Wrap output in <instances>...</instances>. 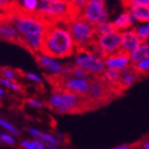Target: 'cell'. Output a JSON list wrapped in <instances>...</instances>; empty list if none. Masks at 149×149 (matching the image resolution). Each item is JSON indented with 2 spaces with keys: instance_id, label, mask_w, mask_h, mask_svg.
<instances>
[{
  "instance_id": "obj_21",
  "label": "cell",
  "mask_w": 149,
  "mask_h": 149,
  "mask_svg": "<svg viewBox=\"0 0 149 149\" xmlns=\"http://www.w3.org/2000/svg\"><path fill=\"white\" fill-rule=\"evenodd\" d=\"M0 84L6 85V87H9V88H11L13 91H16V92H22L24 91L22 85L19 83H17L16 81L9 80V79H6L4 77H0Z\"/></svg>"
},
{
  "instance_id": "obj_1",
  "label": "cell",
  "mask_w": 149,
  "mask_h": 149,
  "mask_svg": "<svg viewBox=\"0 0 149 149\" xmlns=\"http://www.w3.org/2000/svg\"><path fill=\"white\" fill-rule=\"evenodd\" d=\"M74 43L66 24H51L45 32L40 53L52 59H65L74 54Z\"/></svg>"
},
{
  "instance_id": "obj_14",
  "label": "cell",
  "mask_w": 149,
  "mask_h": 149,
  "mask_svg": "<svg viewBox=\"0 0 149 149\" xmlns=\"http://www.w3.org/2000/svg\"><path fill=\"white\" fill-rule=\"evenodd\" d=\"M136 22H149V4H133L128 8Z\"/></svg>"
},
{
  "instance_id": "obj_7",
  "label": "cell",
  "mask_w": 149,
  "mask_h": 149,
  "mask_svg": "<svg viewBox=\"0 0 149 149\" xmlns=\"http://www.w3.org/2000/svg\"><path fill=\"white\" fill-rule=\"evenodd\" d=\"M106 0H88V2L82 8L81 16L94 27L101 22H107L109 14L106 8Z\"/></svg>"
},
{
  "instance_id": "obj_19",
  "label": "cell",
  "mask_w": 149,
  "mask_h": 149,
  "mask_svg": "<svg viewBox=\"0 0 149 149\" xmlns=\"http://www.w3.org/2000/svg\"><path fill=\"white\" fill-rule=\"evenodd\" d=\"M137 36L140 37L142 42H147L149 40V22H145L144 25L139 26L134 29Z\"/></svg>"
},
{
  "instance_id": "obj_6",
  "label": "cell",
  "mask_w": 149,
  "mask_h": 149,
  "mask_svg": "<svg viewBox=\"0 0 149 149\" xmlns=\"http://www.w3.org/2000/svg\"><path fill=\"white\" fill-rule=\"evenodd\" d=\"M74 63L78 67L86 70L93 76H100L107 68L104 59L83 48H78L74 50Z\"/></svg>"
},
{
  "instance_id": "obj_24",
  "label": "cell",
  "mask_w": 149,
  "mask_h": 149,
  "mask_svg": "<svg viewBox=\"0 0 149 149\" xmlns=\"http://www.w3.org/2000/svg\"><path fill=\"white\" fill-rule=\"evenodd\" d=\"M0 126L2 128H4L8 132H10V133L12 134H15V135H18L19 134V131L18 129L16 127H14L11 123H9L8 120H6V119H3V118L0 117Z\"/></svg>"
},
{
  "instance_id": "obj_31",
  "label": "cell",
  "mask_w": 149,
  "mask_h": 149,
  "mask_svg": "<svg viewBox=\"0 0 149 149\" xmlns=\"http://www.w3.org/2000/svg\"><path fill=\"white\" fill-rule=\"evenodd\" d=\"M29 131H30V133H31L34 137H36V139H40V134H42V131L37 130V129H35V128H30Z\"/></svg>"
},
{
  "instance_id": "obj_29",
  "label": "cell",
  "mask_w": 149,
  "mask_h": 149,
  "mask_svg": "<svg viewBox=\"0 0 149 149\" xmlns=\"http://www.w3.org/2000/svg\"><path fill=\"white\" fill-rule=\"evenodd\" d=\"M20 146H22V149H35V142H34V140L33 141H28V140L22 141Z\"/></svg>"
},
{
  "instance_id": "obj_15",
  "label": "cell",
  "mask_w": 149,
  "mask_h": 149,
  "mask_svg": "<svg viewBox=\"0 0 149 149\" xmlns=\"http://www.w3.org/2000/svg\"><path fill=\"white\" fill-rule=\"evenodd\" d=\"M134 22H135V19H134V17L130 13V11L126 10L125 12L121 13L120 15L115 19L113 24H114V26L116 27L118 31H120V30H125L126 31V30H128L129 28L132 27Z\"/></svg>"
},
{
  "instance_id": "obj_27",
  "label": "cell",
  "mask_w": 149,
  "mask_h": 149,
  "mask_svg": "<svg viewBox=\"0 0 149 149\" xmlns=\"http://www.w3.org/2000/svg\"><path fill=\"white\" fill-rule=\"evenodd\" d=\"M123 6L128 9L133 4H149V0H121Z\"/></svg>"
},
{
  "instance_id": "obj_8",
  "label": "cell",
  "mask_w": 149,
  "mask_h": 149,
  "mask_svg": "<svg viewBox=\"0 0 149 149\" xmlns=\"http://www.w3.org/2000/svg\"><path fill=\"white\" fill-rule=\"evenodd\" d=\"M97 45L104 59L108 56L118 52L121 49V32L116 31L106 35L97 36Z\"/></svg>"
},
{
  "instance_id": "obj_3",
  "label": "cell",
  "mask_w": 149,
  "mask_h": 149,
  "mask_svg": "<svg viewBox=\"0 0 149 149\" xmlns=\"http://www.w3.org/2000/svg\"><path fill=\"white\" fill-rule=\"evenodd\" d=\"M47 106L59 114H72L93 109L86 98L64 90H53Z\"/></svg>"
},
{
  "instance_id": "obj_34",
  "label": "cell",
  "mask_w": 149,
  "mask_h": 149,
  "mask_svg": "<svg viewBox=\"0 0 149 149\" xmlns=\"http://www.w3.org/2000/svg\"><path fill=\"white\" fill-rule=\"evenodd\" d=\"M113 149H130V146H128V145H120V146L115 147Z\"/></svg>"
},
{
  "instance_id": "obj_35",
  "label": "cell",
  "mask_w": 149,
  "mask_h": 149,
  "mask_svg": "<svg viewBox=\"0 0 149 149\" xmlns=\"http://www.w3.org/2000/svg\"><path fill=\"white\" fill-rule=\"evenodd\" d=\"M143 149H149V141H146L143 145Z\"/></svg>"
},
{
  "instance_id": "obj_30",
  "label": "cell",
  "mask_w": 149,
  "mask_h": 149,
  "mask_svg": "<svg viewBox=\"0 0 149 149\" xmlns=\"http://www.w3.org/2000/svg\"><path fill=\"white\" fill-rule=\"evenodd\" d=\"M27 103H28L29 106L33 107V108H37V109H40V108H43L44 107V103L38 101L37 99H34V98H30V99L27 100Z\"/></svg>"
},
{
  "instance_id": "obj_4",
  "label": "cell",
  "mask_w": 149,
  "mask_h": 149,
  "mask_svg": "<svg viewBox=\"0 0 149 149\" xmlns=\"http://www.w3.org/2000/svg\"><path fill=\"white\" fill-rule=\"evenodd\" d=\"M11 22L14 24L20 36L45 33L48 27L51 25L36 12L30 13L25 10H22L14 14L11 18Z\"/></svg>"
},
{
  "instance_id": "obj_9",
  "label": "cell",
  "mask_w": 149,
  "mask_h": 149,
  "mask_svg": "<svg viewBox=\"0 0 149 149\" xmlns=\"http://www.w3.org/2000/svg\"><path fill=\"white\" fill-rule=\"evenodd\" d=\"M0 40L12 43L22 47V40L14 24L11 22L0 20Z\"/></svg>"
},
{
  "instance_id": "obj_20",
  "label": "cell",
  "mask_w": 149,
  "mask_h": 149,
  "mask_svg": "<svg viewBox=\"0 0 149 149\" xmlns=\"http://www.w3.org/2000/svg\"><path fill=\"white\" fill-rule=\"evenodd\" d=\"M132 66L141 76H147V74H149V56L147 59L143 60V61H141V62L136 63Z\"/></svg>"
},
{
  "instance_id": "obj_12",
  "label": "cell",
  "mask_w": 149,
  "mask_h": 149,
  "mask_svg": "<svg viewBox=\"0 0 149 149\" xmlns=\"http://www.w3.org/2000/svg\"><path fill=\"white\" fill-rule=\"evenodd\" d=\"M33 56L35 58V61L40 65V67L47 70L49 74H60V72H62L63 65L60 64L58 61H56V59L44 56L42 53H37Z\"/></svg>"
},
{
  "instance_id": "obj_18",
  "label": "cell",
  "mask_w": 149,
  "mask_h": 149,
  "mask_svg": "<svg viewBox=\"0 0 149 149\" xmlns=\"http://www.w3.org/2000/svg\"><path fill=\"white\" fill-rule=\"evenodd\" d=\"M22 8L27 12L30 13H34L38 9V6H40V2L38 0H18Z\"/></svg>"
},
{
  "instance_id": "obj_16",
  "label": "cell",
  "mask_w": 149,
  "mask_h": 149,
  "mask_svg": "<svg viewBox=\"0 0 149 149\" xmlns=\"http://www.w3.org/2000/svg\"><path fill=\"white\" fill-rule=\"evenodd\" d=\"M148 56H149V44L146 43V42H144V43L141 44V46L135 51L130 53L131 64L134 65V64H136V63L147 59Z\"/></svg>"
},
{
  "instance_id": "obj_25",
  "label": "cell",
  "mask_w": 149,
  "mask_h": 149,
  "mask_svg": "<svg viewBox=\"0 0 149 149\" xmlns=\"http://www.w3.org/2000/svg\"><path fill=\"white\" fill-rule=\"evenodd\" d=\"M14 0H0V15H4L11 11Z\"/></svg>"
},
{
  "instance_id": "obj_5",
  "label": "cell",
  "mask_w": 149,
  "mask_h": 149,
  "mask_svg": "<svg viewBox=\"0 0 149 149\" xmlns=\"http://www.w3.org/2000/svg\"><path fill=\"white\" fill-rule=\"evenodd\" d=\"M116 96H118L117 94L99 76H92L90 90L85 98L91 103L93 109L106 104Z\"/></svg>"
},
{
  "instance_id": "obj_33",
  "label": "cell",
  "mask_w": 149,
  "mask_h": 149,
  "mask_svg": "<svg viewBox=\"0 0 149 149\" xmlns=\"http://www.w3.org/2000/svg\"><path fill=\"white\" fill-rule=\"evenodd\" d=\"M45 147H47L48 149H60L59 146L52 145V144H48V143H45Z\"/></svg>"
},
{
  "instance_id": "obj_37",
  "label": "cell",
  "mask_w": 149,
  "mask_h": 149,
  "mask_svg": "<svg viewBox=\"0 0 149 149\" xmlns=\"http://www.w3.org/2000/svg\"><path fill=\"white\" fill-rule=\"evenodd\" d=\"M0 106H1V96H0Z\"/></svg>"
},
{
  "instance_id": "obj_22",
  "label": "cell",
  "mask_w": 149,
  "mask_h": 149,
  "mask_svg": "<svg viewBox=\"0 0 149 149\" xmlns=\"http://www.w3.org/2000/svg\"><path fill=\"white\" fill-rule=\"evenodd\" d=\"M0 77H4L9 80L15 81L17 78V72H14L9 67H0Z\"/></svg>"
},
{
  "instance_id": "obj_13",
  "label": "cell",
  "mask_w": 149,
  "mask_h": 149,
  "mask_svg": "<svg viewBox=\"0 0 149 149\" xmlns=\"http://www.w3.org/2000/svg\"><path fill=\"white\" fill-rule=\"evenodd\" d=\"M140 77L141 74L134 69V67L131 64V66H129L128 68L120 72V82H119L120 90L123 92L125 90H127L128 87H130L134 82H136Z\"/></svg>"
},
{
  "instance_id": "obj_10",
  "label": "cell",
  "mask_w": 149,
  "mask_h": 149,
  "mask_svg": "<svg viewBox=\"0 0 149 149\" xmlns=\"http://www.w3.org/2000/svg\"><path fill=\"white\" fill-rule=\"evenodd\" d=\"M104 61H106L107 67L117 69L119 72L125 70L129 66H131L130 54L124 52L123 50H119L118 52L113 53L111 56H108L104 59Z\"/></svg>"
},
{
  "instance_id": "obj_23",
  "label": "cell",
  "mask_w": 149,
  "mask_h": 149,
  "mask_svg": "<svg viewBox=\"0 0 149 149\" xmlns=\"http://www.w3.org/2000/svg\"><path fill=\"white\" fill-rule=\"evenodd\" d=\"M40 140L43 141L44 143L52 144V145H56V146L60 145L59 139H56L54 135L49 134V133H44V132H42V134H40Z\"/></svg>"
},
{
  "instance_id": "obj_36",
  "label": "cell",
  "mask_w": 149,
  "mask_h": 149,
  "mask_svg": "<svg viewBox=\"0 0 149 149\" xmlns=\"http://www.w3.org/2000/svg\"><path fill=\"white\" fill-rule=\"evenodd\" d=\"M3 94H4V91H3V88H1V87H0V96H2Z\"/></svg>"
},
{
  "instance_id": "obj_26",
  "label": "cell",
  "mask_w": 149,
  "mask_h": 149,
  "mask_svg": "<svg viewBox=\"0 0 149 149\" xmlns=\"http://www.w3.org/2000/svg\"><path fill=\"white\" fill-rule=\"evenodd\" d=\"M0 141L2 142L3 144H6V145H10V146H12L14 144L16 143L15 139L9 133H1L0 134Z\"/></svg>"
},
{
  "instance_id": "obj_2",
  "label": "cell",
  "mask_w": 149,
  "mask_h": 149,
  "mask_svg": "<svg viewBox=\"0 0 149 149\" xmlns=\"http://www.w3.org/2000/svg\"><path fill=\"white\" fill-rule=\"evenodd\" d=\"M36 13L49 24L69 22L81 16L82 8L72 0H40Z\"/></svg>"
},
{
  "instance_id": "obj_32",
  "label": "cell",
  "mask_w": 149,
  "mask_h": 149,
  "mask_svg": "<svg viewBox=\"0 0 149 149\" xmlns=\"http://www.w3.org/2000/svg\"><path fill=\"white\" fill-rule=\"evenodd\" d=\"M72 2H74L79 6H81V8H83V6L88 2V0H72Z\"/></svg>"
},
{
  "instance_id": "obj_17",
  "label": "cell",
  "mask_w": 149,
  "mask_h": 149,
  "mask_svg": "<svg viewBox=\"0 0 149 149\" xmlns=\"http://www.w3.org/2000/svg\"><path fill=\"white\" fill-rule=\"evenodd\" d=\"M118 31L116 27L114 26V24L109 20L107 22H103L99 25L95 26V32H96L97 36H100V35H106L110 34V33H113V32Z\"/></svg>"
},
{
  "instance_id": "obj_11",
  "label": "cell",
  "mask_w": 149,
  "mask_h": 149,
  "mask_svg": "<svg viewBox=\"0 0 149 149\" xmlns=\"http://www.w3.org/2000/svg\"><path fill=\"white\" fill-rule=\"evenodd\" d=\"M143 43L134 30H126L121 32V49L124 52L130 54Z\"/></svg>"
},
{
  "instance_id": "obj_28",
  "label": "cell",
  "mask_w": 149,
  "mask_h": 149,
  "mask_svg": "<svg viewBox=\"0 0 149 149\" xmlns=\"http://www.w3.org/2000/svg\"><path fill=\"white\" fill-rule=\"evenodd\" d=\"M20 74H22V77H26L27 79H29V80L31 81H34V82H36V83H38L40 85H42V80H40V78L38 77V76H36L35 74H31V72H20V70H18Z\"/></svg>"
}]
</instances>
